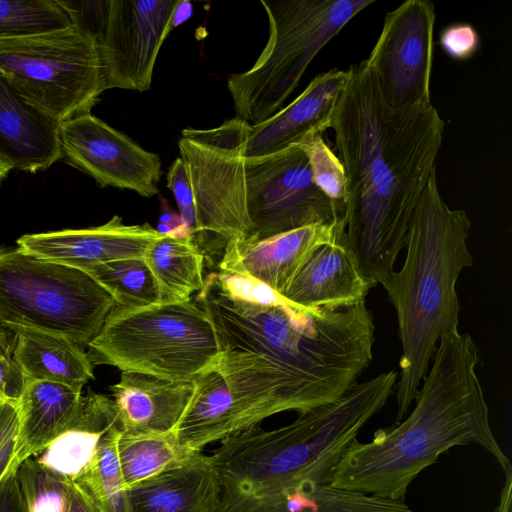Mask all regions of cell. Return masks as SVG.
Instances as JSON below:
<instances>
[{
  "instance_id": "cell-1",
  "label": "cell",
  "mask_w": 512,
  "mask_h": 512,
  "mask_svg": "<svg viewBox=\"0 0 512 512\" xmlns=\"http://www.w3.org/2000/svg\"><path fill=\"white\" fill-rule=\"evenodd\" d=\"M193 299L216 329L217 371L233 401L232 434L280 412L338 400L372 361L375 325L365 303L305 308L224 270L205 278Z\"/></svg>"
},
{
  "instance_id": "cell-2",
  "label": "cell",
  "mask_w": 512,
  "mask_h": 512,
  "mask_svg": "<svg viewBox=\"0 0 512 512\" xmlns=\"http://www.w3.org/2000/svg\"><path fill=\"white\" fill-rule=\"evenodd\" d=\"M331 129L347 178L343 242L375 287L394 270L436 173L444 122L432 103L388 106L363 61L347 70Z\"/></svg>"
},
{
  "instance_id": "cell-3",
  "label": "cell",
  "mask_w": 512,
  "mask_h": 512,
  "mask_svg": "<svg viewBox=\"0 0 512 512\" xmlns=\"http://www.w3.org/2000/svg\"><path fill=\"white\" fill-rule=\"evenodd\" d=\"M439 342L409 416L375 431L368 443L355 438L334 467L331 485L404 501L410 483L440 454L471 443L486 449L505 475L512 471L490 427L476 373L478 347L459 330Z\"/></svg>"
},
{
  "instance_id": "cell-4",
  "label": "cell",
  "mask_w": 512,
  "mask_h": 512,
  "mask_svg": "<svg viewBox=\"0 0 512 512\" xmlns=\"http://www.w3.org/2000/svg\"><path fill=\"white\" fill-rule=\"evenodd\" d=\"M398 373L354 384L338 400L299 413L292 423L252 426L221 440L209 456L219 482L218 505L262 496L301 482H329L363 426L386 404Z\"/></svg>"
},
{
  "instance_id": "cell-5",
  "label": "cell",
  "mask_w": 512,
  "mask_h": 512,
  "mask_svg": "<svg viewBox=\"0 0 512 512\" xmlns=\"http://www.w3.org/2000/svg\"><path fill=\"white\" fill-rule=\"evenodd\" d=\"M470 229L466 211L452 209L443 200L434 173L412 218L402 268L380 283L396 310L402 345L395 424L407 414L437 342L458 330L461 306L456 283L473 264L467 244Z\"/></svg>"
},
{
  "instance_id": "cell-6",
  "label": "cell",
  "mask_w": 512,
  "mask_h": 512,
  "mask_svg": "<svg viewBox=\"0 0 512 512\" xmlns=\"http://www.w3.org/2000/svg\"><path fill=\"white\" fill-rule=\"evenodd\" d=\"M87 346L93 365L174 381L217 369L220 354L214 324L193 297L138 308L115 305Z\"/></svg>"
},
{
  "instance_id": "cell-7",
  "label": "cell",
  "mask_w": 512,
  "mask_h": 512,
  "mask_svg": "<svg viewBox=\"0 0 512 512\" xmlns=\"http://www.w3.org/2000/svg\"><path fill=\"white\" fill-rule=\"evenodd\" d=\"M374 0H260L267 43L253 66L230 75L237 117L257 125L278 112L320 50Z\"/></svg>"
},
{
  "instance_id": "cell-8",
  "label": "cell",
  "mask_w": 512,
  "mask_h": 512,
  "mask_svg": "<svg viewBox=\"0 0 512 512\" xmlns=\"http://www.w3.org/2000/svg\"><path fill=\"white\" fill-rule=\"evenodd\" d=\"M116 305L83 270L0 247V322L64 336L80 346L99 333Z\"/></svg>"
},
{
  "instance_id": "cell-9",
  "label": "cell",
  "mask_w": 512,
  "mask_h": 512,
  "mask_svg": "<svg viewBox=\"0 0 512 512\" xmlns=\"http://www.w3.org/2000/svg\"><path fill=\"white\" fill-rule=\"evenodd\" d=\"M0 73L59 123L90 112L106 90L97 44L74 26L0 40Z\"/></svg>"
},
{
  "instance_id": "cell-10",
  "label": "cell",
  "mask_w": 512,
  "mask_h": 512,
  "mask_svg": "<svg viewBox=\"0 0 512 512\" xmlns=\"http://www.w3.org/2000/svg\"><path fill=\"white\" fill-rule=\"evenodd\" d=\"M250 129L234 117L215 128L181 131L178 148L192 190L197 241L212 236L227 246L251 234L245 174Z\"/></svg>"
},
{
  "instance_id": "cell-11",
  "label": "cell",
  "mask_w": 512,
  "mask_h": 512,
  "mask_svg": "<svg viewBox=\"0 0 512 512\" xmlns=\"http://www.w3.org/2000/svg\"><path fill=\"white\" fill-rule=\"evenodd\" d=\"M247 210L251 234L260 240L313 224L344 227V210L314 183L297 145L246 159Z\"/></svg>"
},
{
  "instance_id": "cell-12",
  "label": "cell",
  "mask_w": 512,
  "mask_h": 512,
  "mask_svg": "<svg viewBox=\"0 0 512 512\" xmlns=\"http://www.w3.org/2000/svg\"><path fill=\"white\" fill-rule=\"evenodd\" d=\"M435 20V6L428 0L405 1L385 15L379 37L364 62L391 108L432 103Z\"/></svg>"
},
{
  "instance_id": "cell-13",
  "label": "cell",
  "mask_w": 512,
  "mask_h": 512,
  "mask_svg": "<svg viewBox=\"0 0 512 512\" xmlns=\"http://www.w3.org/2000/svg\"><path fill=\"white\" fill-rule=\"evenodd\" d=\"M180 0H109L96 39L105 87L147 91Z\"/></svg>"
},
{
  "instance_id": "cell-14",
  "label": "cell",
  "mask_w": 512,
  "mask_h": 512,
  "mask_svg": "<svg viewBox=\"0 0 512 512\" xmlns=\"http://www.w3.org/2000/svg\"><path fill=\"white\" fill-rule=\"evenodd\" d=\"M58 138L62 158L101 187L127 189L146 198L158 194L162 176L159 155L90 112L61 122Z\"/></svg>"
},
{
  "instance_id": "cell-15",
  "label": "cell",
  "mask_w": 512,
  "mask_h": 512,
  "mask_svg": "<svg viewBox=\"0 0 512 512\" xmlns=\"http://www.w3.org/2000/svg\"><path fill=\"white\" fill-rule=\"evenodd\" d=\"M161 236L148 223L126 225L114 215L96 227L23 235L17 240V248L39 259L86 271L121 259L143 258Z\"/></svg>"
},
{
  "instance_id": "cell-16",
  "label": "cell",
  "mask_w": 512,
  "mask_h": 512,
  "mask_svg": "<svg viewBox=\"0 0 512 512\" xmlns=\"http://www.w3.org/2000/svg\"><path fill=\"white\" fill-rule=\"evenodd\" d=\"M343 235L342 226L313 224L260 240L244 238L225 246L219 268L250 276L281 295L319 247Z\"/></svg>"
},
{
  "instance_id": "cell-17",
  "label": "cell",
  "mask_w": 512,
  "mask_h": 512,
  "mask_svg": "<svg viewBox=\"0 0 512 512\" xmlns=\"http://www.w3.org/2000/svg\"><path fill=\"white\" fill-rule=\"evenodd\" d=\"M347 79V70L315 76L290 104L264 122L251 125L245 158L267 156L297 145L309 134L331 129L332 116Z\"/></svg>"
},
{
  "instance_id": "cell-18",
  "label": "cell",
  "mask_w": 512,
  "mask_h": 512,
  "mask_svg": "<svg viewBox=\"0 0 512 512\" xmlns=\"http://www.w3.org/2000/svg\"><path fill=\"white\" fill-rule=\"evenodd\" d=\"M109 390L121 434H159L175 429L193 395L194 382L122 371L119 381Z\"/></svg>"
},
{
  "instance_id": "cell-19",
  "label": "cell",
  "mask_w": 512,
  "mask_h": 512,
  "mask_svg": "<svg viewBox=\"0 0 512 512\" xmlns=\"http://www.w3.org/2000/svg\"><path fill=\"white\" fill-rule=\"evenodd\" d=\"M59 125L0 73V156L12 169L36 172L61 159Z\"/></svg>"
},
{
  "instance_id": "cell-20",
  "label": "cell",
  "mask_w": 512,
  "mask_h": 512,
  "mask_svg": "<svg viewBox=\"0 0 512 512\" xmlns=\"http://www.w3.org/2000/svg\"><path fill=\"white\" fill-rule=\"evenodd\" d=\"M371 288L342 237L319 247L281 296L305 308L340 309L365 303Z\"/></svg>"
},
{
  "instance_id": "cell-21",
  "label": "cell",
  "mask_w": 512,
  "mask_h": 512,
  "mask_svg": "<svg viewBox=\"0 0 512 512\" xmlns=\"http://www.w3.org/2000/svg\"><path fill=\"white\" fill-rule=\"evenodd\" d=\"M219 482L210 457L196 452L179 466L127 488L129 512H215Z\"/></svg>"
},
{
  "instance_id": "cell-22",
  "label": "cell",
  "mask_w": 512,
  "mask_h": 512,
  "mask_svg": "<svg viewBox=\"0 0 512 512\" xmlns=\"http://www.w3.org/2000/svg\"><path fill=\"white\" fill-rule=\"evenodd\" d=\"M82 391L50 381L27 380L18 400V431L13 462L36 457L76 421Z\"/></svg>"
},
{
  "instance_id": "cell-23",
  "label": "cell",
  "mask_w": 512,
  "mask_h": 512,
  "mask_svg": "<svg viewBox=\"0 0 512 512\" xmlns=\"http://www.w3.org/2000/svg\"><path fill=\"white\" fill-rule=\"evenodd\" d=\"M215 512H413L404 501L301 482L262 496L218 505Z\"/></svg>"
},
{
  "instance_id": "cell-24",
  "label": "cell",
  "mask_w": 512,
  "mask_h": 512,
  "mask_svg": "<svg viewBox=\"0 0 512 512\" xmlns=\"http://www.w3.org/2000/svg\"><path fill=\"white\" fill-rule=\"evenodd\" d=\"M115 427L120 425L113 399L88 390L75 423L34 458L45 469L73 482L91 464L103 437Z\"/></svg>"
},
{
  "instance_id": "cell-25",
  "label": "cell",
  "mask_w": 512,
  "mask_h": 512,
  "mask_svg": "<svg viewBox=\"0 0 512 512\" xmlns=\"http://www.w3.org/2000/svg\"><path fill=\"white\" fill-rule=\"evenodd\" d=\"M12 357L27 380L50 381L82 391L94 379L84 348L52 333L15 328Z\"/></svg>"
},
{
  "instance_id": "cell-26",
  "label": "cell",
  "mask_w": 512,
  "mask_h": 512,
  "mask_svg": "<svg viewBox=\"0 0 512 512\" xmlns=\"http://www.w3.org/2000/svg\"><path fill=\"white\" fill-rule=\"evenodd\" d=\"M159 292L160 303L190 301L205 284V255L195 235L177 238L162 235L145 251Z\"/></svg>"
},
{
  "instance_id": "cell-27",
  "label": "cell",
  "mask_w": 512,
  "mask_h": 512,
  "mask_svg": "<svg viewBox=\"0 0 512 512\" xmlns=\"http://www.w3.org/2000/svg\"><path fill=\"white\" fill-rule=\"evenodd\" d=\"M193 382V395L174 432L183 446L201 451L205 445L232 434L233 401L217 369L199 375Z\"/></svg>"
},
{
  "instance_id": "cell-28",
  "label": "cell",
  "mask_w": 512,
  "mask_h": 512,
  "mask_svg": "<svg viewBox=\"0 0 512 512\" xmlns=\"http://www.w3.org/2000/svg\"><path fill=\"white\" fill-rule=\"evenodd\" d=\"M116 449L127 488L179 466L199 452L183 446L174 430L134 436L120 434Z\"/></svg>"
},
{
  "instance_id": "cell-29",
  "label": "cell",
  "mask_w": 512,
  "mask_h": 512,
  "mask_svg": "<svg viewBox=\"0 0 512 512\" xmlns=\"http://www.w3.org/2000/svg\"><path fill=\"white\" fill-rule=\"evenodd\" d=\"M119 427L111 429L99 444L96 455L75 483L101 512H129L127 486L118 455Z\"/></svg>"
},
{
  "instance_id": "cell-30",
  "label": "cell",
  "mask_w": 512,
  "mask_h": 512,
  "mask_svg": "<svg viewBox=\"0 0 512 512\" xmlns=\"http://www.w3.org/2000/svg\"><path fill=\"white\" fill-rule=\"evenodd\" d=\"M126 308L144 307L159 301L155 279L143 258H127L96 265L85 271Z\"/></svg>"
},
{
  "instance_id": "cell-31",
  "label": "cell",
  "mask_w": 512,
  "mask_h": 512,
  "mask_svg": "<svg viewBox=\"0 0 512 512\" xmlns=\"http://www.w3.org/2000/svg\"><path fill=\"white\" fill-rule=\"evenodd\" d=\"M71 26L58 0H0V40Z\"/></svg>"
},
{
  "instance_id": "cell-32",
  "label": "cell",
  "mask_w": 512,
  "mask_h": 512,
  "mask_svg": "<svg viewBox=\"0 0 512 512\" xmlns=\"http://www.w3.org/2000/svg\"><path fill=\"white\" fill-rule=\"evenodd\" d=\"M28 512H68L70 481L42 467L34 457L17 467Z\"/></svg>"
},
{
  "instance_id": "cell-33",
  "label": "cell",
  "mask_w": 512,
  "mask_h": 512,
  "mask_svg": "<svg viewBox=\"0 0 512 512\" xmlns=\"http://www.w3.org/2000/svg\"><path fill=\"white\" fill-rule=\"evenodd\" d=\"M297 146L307 158L315 185L345 213L347 178L340 158L320 133L307 135Z\"/></svg>"
},
{
  "instance_id": "cell-34",
  "label": "cell",
  "mask_w": 512,
  "mask_h": 512,
  "mask_svg": "<svg viewBox=\"0 0 512 512\" xmlns=\"http://www.w3.org/2000/svg\"><path fill=\"white\" fill-rule=\"evenodd\" d=\"M58 2L72 25L96 41L107 18L109 0Z\"/></svg>"
},
{
  "instance_id": "cell-35",
  "label": "cell",
  "mask_w": 512,
  "mask_h": 512,
  "mask_svg": "<svg viewBox=\"0 0 512 512\" xmlns=\"http://www.w3.org/2000/svg\"><path fill=\"white\" fill-rule=\"evenodd\" d=\"M439 44L450 58L466 60L479 50L480 36L469 23H453L442 29Z\"/></svg>"
},
{
  "instance_id": "cell-36",
  "label": "cell",
  "mask_w": 512,
  "mask_h": 512,
  "mask_svg": "<svg viewBox=\"0 0 512 512\" xmlns=\"http://www.w3.org/2000/svg\"><path fill=\"white\" fill-rule=\"evenodd\" d=\"M166 181L167 188H169L174 195L180 211V217L194 234L195 211L193 195L185 165L181 157L176 158L170 166Z\"/></svg>"
},
{
  "instance_id": "cell-37",
  "label": "cell",
  "mask_w": 512,
  "mask_h": 512,
  "mask_svg": "<svg viewBox=\"0 0 512 512\" xmlns=\"http://www.w3.org/2000/svg\"><path fill=\"white\" fill-rule=\"evenodd\" d=\"M27 379L13 357L0 355V403H17L24 390Z\"/></svg>"
},
{
  "instance_id": "cell-38",
  "label": "cell",
  "mask_w": 512,
  "mask_h": 512,
  "mask_svg": "<svg viewBox=\"0 0 512 512\" xmlns=\"http://www.w3.org/2000/svg\"><path fill=\"white\" fill-rule=\"evenodd\" d=\"M16 463L11 462L0 478V512H28L25 498L17 477Z\"/></svg>"
},
{
  "instance_id": "cell-39",
  "label": "cell",
  "mask_w": 512,
  "mask_h": 512,
  "mask_svg": "<svg viewBox=\"0 0 512 512\" xmlns=\"http://www.w3.org/2000/svg\"><path fill=\"white\" fill-rule=\"evenodd\" d=\"M18 431V409L14 402L0 403V449Z\"/></svg>"
},
{
  "instance_id": "cell-40",
  "label": "cell",
  "mask_w": 512,
  "mask_h": 512,
  "mask_svg": "<svg viewBox=\"0 0 512 512\" xmlns=\"http://www.w3.org/2000/svg\"><path fill=\"white\" fill-rule=\"evenodd\" d=\"M68 512H101L94 502L73 482H70Z\"/></svg>"
},
{
  "instance_id": "cell-41",
  "label": "cell",
  "mask_w": 512,
  "mask_h": 512,
  "mask_svg": "<svg viewBox=\"0 0 512 512\" xmlns=\"http://www.w3.org/2000/svg\"><path fill=\"white\" fill-rule=\"evenodd\" d=\"M506 476V481L503 486L501 497L499 501V505L496 508L495 512H511L512 507V471L509 472Z\"/></svg>"
},
{
  "instance_id": "cell-42",
  "label": "cell",
  "mask_w": 512,
  "mask_h": 512,
  "mask_svg": "<svg viewBox=\"0 0 512 512\" xmlns=\"http://www.w3.org/2000/svg\"><path fill=\"white\" fill-rule=\"evenodd\" d=\"M15 438L16 436L12 437L0 449V478L7 471L14 458Z\"/></svg>"
},
{
  "instance_id": "cell-43",
  "label": "cell",
  "mask_w": 512,
  "mask_h": 512,
  "mask_svg": "<svg viewBox=\"0 0 512 512\" xmlns=\"http://www.w3.org/2000/svg\"><path fill=\"white\" fill-rule=\"evenodd\" d=\"M14 343V332L7 329L0 322V355L5 357H12Z\"/></svg>"
},
{
  "instance_id": "cell-44",
  "label": "cell",
  "mask_w": 512,
  "mask_h": 512,
  "mask_svg": "<svg viewBox=\"0 0 512 512\" xmlns=\"http://www.w3.org/2000/svg\"><path fill=\"white\" fill-rule=\"evenodd\" d=\"M192 14V5L188 1H180L175 9L172 19V28L186 21Z\"/></svg>"
},
{
  "instance_id": "cell-45",
  "label": "cell",
  "mask_w": 512,
  "mask_h": 512,
  "mask_svg": "<svg viewBox=\"0 0 512 512\" xmlns=\"http://www.w3.org/2000/svg\"><path fill=\"white\" fill-rule=\"evenodd\" d=\"M12 168L0 156V183Z\"/></svg>"
}]
</instances>
